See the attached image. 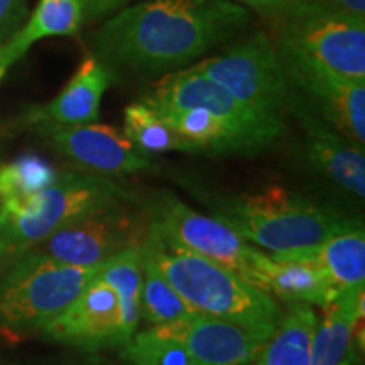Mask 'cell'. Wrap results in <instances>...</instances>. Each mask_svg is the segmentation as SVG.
Here are the masks:
<instances>
[{
	"label": "cell",
	"instance_id": "3",
	"mask_svg": "<svg viewBox=\"0 0 365 365\" xmlns=\"http://www.w3.org/2000/svg\"><path fill=\"white\" fill-rule=\"evenodd\" d=\"M143 249L196 313L227 319L269 336L276 330L282 317L279 304L239 274L164 242L153 232Z\"/></svg>",
	"mask_w": 365,
	"mask_h": 365
},
{
	"label": "cell",
	"instance_id": "30",
	"mask_svg": "<svg viewBox=\"0 0 365 365\" xmlns=\"http://www.w3.org/2000/svg\"><path fill=\"white\" fill-rule=\"evenodd\" d=\"M81 2H83L85 21H98L102 17L122 11L127 4L134 2V0H81Z\"/></svg>",
	"mask_w": 365,
	"mask_h": 365
},
{
	"label": "cell",
	"instance_id": "6",
	"mask_svg": "<svg viewBox=\"0 0 365 365\" xmlns=\"http://www.w3.org/2000/svg\"><path fill=\"white\" fill-rule=\"evenodd\" d=\"M193 68L223 86L261 120L284 130L291 85L276 44L264 31L239 41L220 56L202 59Z\"/></svg>",
	"mask_w": 365,
	"mask_h": 365
},
{
	"label": "cell",
	"instance_id": "27",
	"mask_svg": "<svg viewBox=\"0 0 365 365\" xmlns=\"http://www.w3.org/2000/svg\"><path fill=\"white\" fill-rule=\"evenodd\" d=\"M120 357L130 365H198L178 341L153 330L135 331L122 345Z\"/></svg>",
	"mask_w": 365,
	"mask_h": 365
},
{
	"label": "cell",
	"instance_id": "34",
	"mask_svg": "<svg viewBox=\"0 0 365 365\" xmlns=\"http://www.w3.org/2000/svg\"><path fill=\"white\" fill-rule=\"evenodd\" d=\"M97 365H113V364H97Z\"/></svg>",
	"mask_w": 365,
	"mask_h": 365
},
{
	"label": "cell",
	"instance_id": "4",
	"mask_svg": "<svg viewBox=\"0 0 365 365\" xmlns=\"http://www.w3.org/2000/svg\"><path fill=\"white\" fill-rule=\"evenodd\" d=\"M130 196L107 176L61 173L51 186L27 198L17 208L2 210L0 266L16 261L75 218Z\"/></svg>",
	"mask_w": 365,
	"mask_h": 365
},
{
	"label": "cell",
	"instance_id": "29",
	"mask_svg": "<svg viewBox=\"0 0 365 365\" xmlns=\"http://www.w3.org/2000/svg\"><path fill=\"white\" fill-rule=\"evenodd\" d=\"M234 2L240 4L245 9L261 14L266 19L276 22L279 21L284 14H287L291 9L298 6L301 0H234Z\"/></svg>",
	"mask_w": 365,
	"mask_h": 365
},
{
	"label": "cell",
	"instance_id": "25",
	"mask_svg": "<svg viewBox=\"0 0 365 365\" xmlns=\"http://www.w3.org/2000/svg\"><path fill=\"white\" fill-rule=\"evenodd\" d=\"M196 314L193 308L176 293L159 267L143 249V287H140V317L150 327L170 325Z\"/></svg>",
	"mask_w": 365,
	"mask_h": 365
},
{
	"label": "cell",
	"instance_id": "22",
	"mask_svg": "<svg viewBox=\"0 0 365 365\" xmlns=\"http://www.w3.org/2000/svg\"><path fill=\"white\" fill-rule=\"evenodd\" d=\"M154 112L193 143L200 154H254L247 140L203 108H156Z\"/></svg>",
	"mask_w": 365,
	"mask_h": 365
},
{
	"label": "cell",
	"instance_id": "13",
	"mask_svg": "<svg viewBox=\"0 0 365 365\" xmlns=\"http://www.w3.org/2000/svg\"><path fill=\"white\" fill-rule=\"evenodd\" d=\"M289 113L298 118L303 129L304 154L308 163L340 190L364 200L365 156L362 145L355 144L327 122L293 86Z\"/></svg>",
	"mask_w": 365,
	"mask_h": 365
},
{
	"label": "cell",
	"instance_id": "32",
	"mask_svg": "<svg viewBox=\"0 0 365 365\" xmlns=\"http://www.w3.org/2000/svg\"><path fill=\"white\" fill-rule=\"evenodd\" d=\"M4 75H6V70H4V68H2V65H0V80H2V78H4Z\"/></svg>",
	"mask_w": 365,
	"mask_h": 365
},
{
	"label": "cell",
	"instance_id": "28",
	"mask_svg": "<svg viewBox=\"0 0 365 365\" xmlns=\"http://www.w3.org/2000/svg\"><path fill=\"white\" fill-rule=\"evenodd\" d=\"M27 17V0H0V46L12 38Z\"/></svg>",
	"mask_w": 365,
	"mask_h": 365
},
{
	"label": "cell",
	"instance_id": "7",
	"mask_svg": "<svg viewBox=\"0 0 365 365\" xmlns=\"http://www.w3.org/2000/svg\"><path fill=\"white\" fill-rule=\"evenodd\" d=\"M150 232L149 208L130 196L75 218L27 252L68 266H100L124 250L144 247Z\"/></svg>",
	"mask_w": 365,
	"mask_h": 365
},
{
	"label": "cell",
	"instance_id": "16",
	"mask_svg": "<svg viewBox=\"0 0 365 365\" xmlns=\"http://www.w3.org/2000/svg\"><path fill=\"white\" fill-rule=\"evenodd\" d=\"M255 287L287 304L304 303L325 308L336 293L322 269L294 259H272L255 249L252 255Z\"/></svg>",
	"mask_w": 365,
	"mask_h": 365
},
{
	"label": "cell",
	"instance_id": "17",
	"mask_svg": "<svg viewBox=\"0 0 365 365\" xmlns=\"http://www.w3.org/2000/svg\"><path fill=\"white\" fill-rule=\"evenodd\" d=\"M364 318V289L340 293L323 308L312 344L309 365H359V327Z\"/></svg>",
	"mask_w": 365,
	"mask_h": 365
},
{
	"label": "cell",
	"instance_id": "20",
	"mask_svg": "<svg viewBox=\"0 0 365 365\" xmlns=\"http://www.w3.org/2000/svg\"><path fill=\"white\" fill-rule=\"evenodd\" d=\"M83 22L81 0H39L24 27L0 46V65L7 71L38 41L49 36H75Z\"/></svg>",
	"mask_w": 365,
	"mask_h": 365
},
{
	"label": "cell",
	"instance_id": "15",
	"mask_svg": "<svg viewBox=\"0 0 365 365\" xmlns=\"http://www.w3.org/2000/svg\"><path fill=\"white\" fill-rule=\"evenodd\" d=\"M43 331L51 339L83 349H110L125 344L118 296L110 286L93 277L78 298Z\"/></svg>",
	"mask_w": 365,
	"mask_h": 365
},
{
	"label": "cell",
	"instance_id": "2",
	"mask_svg": "<svg viewBox=\"0 0 365 365\" xmlns=\"http://www.w3.org/2000/svg\"><path fill=\"white\" fill-rule=\"evenodd\" d=\"M208 203L215 218L271 254L314 247L364 225L360 218L349 217L333 205L281 186L257 193L210 196Z\"/></svg>",
	"mask_w": 365,
	"mask_h": 365
},
{
	"label": "cell",
	"instance_id": "18",
	"mask_svg": "<svg viewBox=\"0 0 365 365\" xmlns=\"http://www.w3.org/2000/svg\"><path fill=\"white\" fill-rule=\"evenodd\" d=\"M113 78V71L103 63L95 56H86L58 97L44 107L34 108L29 118L61 125L93 124L100 118V103Z\"/></svg>",
	"mask_w": 365,
	"mask_h": 365
},
{
	"label": "cell",
	"instance_id": "8",
	"mask_svg": "<svg viewBox=\"0 0 365 365\" xmlns=\"http://www.w3.org/2000/svg\"><path fill=\"white\" fill-rule=\"evenodd\" d=\"M277 26V43L308 54L331 70L365 81V17L322 2L301 0Z\"/></svg>",
	"mask_w": 365,
	"mask_h": 365
},
{
	"label": "cell",
	"instance_id": "12",
	"mask_svg": "<svg viewBox=\"0 0 365 365\" xmlns=\"http://www.w3.org/2000/svg\"><path fill=\"white\" fill-rule=\"evenodd\" d=\"M39 134L59 153L88 168L100 176L129 175L153 168L148 154L140 153L127 139L124 130L107 124L61 125L48 120H38Z\"/></svg>",
	"mask_w": 365,
	"mask_h": 365
},
{
	"label": "cell",
	"instance_id": "14",
	"mask_svg": "<svg viewBox=\"0 0 365 365\" xmlns=\"http://www.w3.org/2000/svg\"><path fill=\"white\" fill-rule=\"evenodd\" d=\"M149 328L181 344L198 365H249L271 339L266 333L202 313Z\"/></svg>",
	"mask_w": 365,
	"mask_h": 365
},
{
	"label": "cell",
	"instance_id": "19",
	"mask_svg": "<svg viewBox=\"0 0 365 365\" xmlns=\"http://www.w3.org/2000/svg\"><path fill=\"white\" fill-rule=\"evenodd\" d=\"M272 259H294L322 269L336 294L365 287V232L364 225L333 235L319 245L289 252L269 254Z\"/></svg>",
	"mask_w": 365,
	"mask_h": 365
},
{
	"label": "cell",
	"instance_id": "31",
	"mask_svg": "<svg viewBox=\"0 0 365 365\" xmlns=\"http://www.w3.org/2000/svg\"><path fill=\"white\" fill-rule=\"evenodd\" d=\"M322 2L331 4V6L344 9V11L365 17V0H322Z\"/></svg>",
	"mask_w": 365,
	"mask_h": 365
},
{
	"label": "cell",
	"instance_id": "26",
	"mask_svg": "<svg viewBox=\"0 0 365 365\" xmlns=\"http://www.w3.org/2000/svg\"><path fill=\"white\" fill-rule=\"evenodd\" d=\"M59 173L38 154H24L0 166V205L4 212L14 210L51 186Z\"/></svg>",
	"mask_w": 365,
	"mask_h": 365
},
{
	"label": "cell",
	"instance_id": "1",
	"mask_svg": "<svg viewBox=\"0 0 365 365\" xmlns=\"http://www.w3.org/2000/svg\"><path fill=\"white\" fill-rule=\"evenodd\" d=\"M249 21L234 0H143L103 22L91 46L110 71L156 75L203 56Z\"/></svg>",
	"mask_w": 365,
	"mask_h": 365
},
{
	"label": "cell",
	"instance_id": "11",
	"mask_svg": "<svg viewBox=\"0 0 365 365\" xmlns=\"http://www.w3.org/2000/svg\"><path fill=\"white\" fill-rule=\"evenodd\" d=\"M139 102L149 108H203L220 118L249 143L254 153L266 149L282 134L281 129L269 125L228 91L196 71L193 66L170 73L154 83Z\"/></svg>",
	"mask_w": 365,
	"mask_h": 365
},
{
	"label": "cell",
	"instance_id": "33",
	"mask_svg": "<svg viewBox=\"0 0 365 365\" xmlns=\"http://www.w3.org/2000/svg\"><path fill=\"white\" fill-rule=\"evenodd\" d=\"M0 222H2V205H0Z\"/></svg>",
	"mask_w": 365,
	"mask_h": 365
},
{
	"label": "cell",
	"instance_id": "24",
	"mask_svg": "<svg viewBox=\"0 0 365 365\" xmlns=\"http://www.w3.org/2000/svg\"><path fill=\"white\" fill-rule=\"evenodd\" d=\"M124 134L140 153H190L200 154L198 148L166 124L156 112L143 102L127 105L124 110Z\"/></svg>",
	"mask_w": 365,
	"mask_h": 365
},
{
	"label": "cell",
	"instance_id": "21",
	"mask_svg": "<svg viewBox=\"0 0 365 365\" xmlns=\"http://www.w3.org/2000/svg\"><path fill=\"white\" fill-rule=\"evenodd\" d=\"M318 317L312 304H287L255 365H309Z\"/></svg>",
	"mask_w": 365,
	"mask_h": 365
},
{
	"label": "cell",
	"instance_id": "23",
	"mask_svg": "<svg viewBox=\"0 0 365 365\" xmlns=\"http://www.w3.org/2000/svg\"><path fill=\"white\" fill-rule=\"evenodd\" d=\"M97 279L115 291L120 303L122 330L125 340L137 331L140 322V287H143V247L117 254L100 264Z\"/></svg>",
	"mask_w": 365,
	"mask_h": 365
},
{
	"label": "cell",
	"instance_id": "5",
	"mask_svg": "<svg viewBox=\"0 0 365 365\" xmlns=\"http://www.w3.org/2000/svg\"><path fill=\"white\" fill-rule=\"evenodd\" d=\"M100 266H68L26 252L0 271V328L34 330L48 325L78 298Z\"/></svg>",
	"mask_w": 365,
	"mask_h": 365
},
{
	"label": "cell",
	"instance_id": "10",
	"mask_svg": "<svg viewBox=\"0 0 365 365\" xmlns=\"http://www.w3.org/2000/svg\"><path fill=\"white\" fill-rule=\"evenodd\" d=\"M274 44L289 85L327 122L364 148L365 81L341 75L291 46Z\"/></svg>",
	"mask_w": 365,
	"mask_h": 365
},
{
	"label": "cell",
	"instance_id": "9",
	"mask_svg": "<svg viewBox=\"0 0 365 365\" xmlns=\"http://www.w3.org/2000/svg\"><path fill=\"white\" fill-rule=\"evenodd\" d=\"M148 208L154 235L234 271L242 279L255 286L252 269L255 247L230 227L215 217L195 212L173 195H163Z\"/></svg>",
	"mask_w": 365,
	"mask_h": 365
}]
</instances>
